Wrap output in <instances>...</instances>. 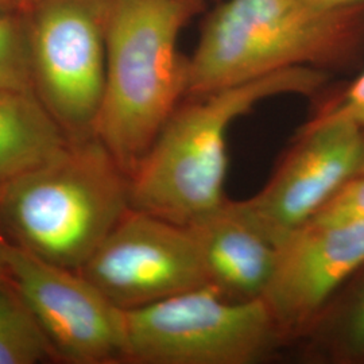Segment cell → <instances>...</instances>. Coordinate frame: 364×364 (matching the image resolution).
Wrapping results in <instances>:
<instances>
[{
  "label": "cell",
  "instance_id": "cell-1",
  "mask_svg": "<svg viewBox=\"0 0 364 364\" xmlns=\"http://www.w3.org/2000/svg\"><path fill=\"white\" fill-rule=\"evenodd\" d=\"M208 0H111L105 90L93 134L129 176L188 97L189 57L178 42Z\"/></svg>",
  "mask_w": 364,
  "mask_h": 364
},
{
  "label": "cell",
  "instance_id": "cell-2",
  "mask_svg": "<svg viewBox=\"0 0 364 364\" xmlns=\"http://www.w3.org/2000/svg\"><path fill=\"white\" fill-rule=\"evenodd\" d=\"M328 78L326 70L302 66L188 96L131 176V208L181 225L219 208L228 198L227 136L235 120L275 96H313Z\"/></svg>",
  "mask_w": 364,
  "mask_h": 364
},
{
  "label": "cell",
  "instance_id": "cell-3",
  "mask_svg": "<svg viewBox=\"0 0 364 364\" xmlns=\"http://www.w3.org/2000/svg\"><path fill=\"white\" fill-rule=\"evenodd\" d=\"M363 49L364 3L323 7L309 0H224L207 15L189 57L188 96L291 68H343Z\"/></svg>",
  "mask_w": 364,
  "mask_h": 364
},
{
  "label": "cell",
  "instance_id": "cell-4",
  "mask_svg": "<svg viewBox=\"0 0 364 364\" xmlns=\"http://www.w3.org/2000/svg\"><path fill=\"white\" fill-rule=\"evenodd\" d=\"M130 207V176L96 135L0 185L6 239L77 272Z\"/></svg>",
  "mask_w": 364,
  "mask_h": 364
},
{
  "label": "cell",
  "instance_id": "cell-5",
  "mask_svg": "<svg viewBox=\"0 0 364 364\" xmlns=\"http://www.w3.org/2000/svg\"><path fill=\"white\" fill-rule=\"evenodd\" d=\"M129 363L252 364L284 344L263 299L209 285L126 311Z\"/></svg>",
  "mask_w": 364,
  "mask_h": 364
},
{
  "label": "cell",
  "instance_id": "cell-6",
  "mask_svg": "<svg viewBox=\"0 0 364 364\" xmlns=\"http://www.w3.org/2000/svg\"><path fill=\"white\" fill-rule=\"evenodd\" d=\"M111 0H34L27 45L34 92L70 142L90 138L103 97Z\"/></svg>",
  "mask_w": 364,
  "mask_h": 364
},
{
  "label": "cell",
  "instance_id": "cell-7",
  "mask_svg": "<svg viewBox=\"0 0 364 364\" xmlns=\"http://www.w3.org/2000/svg\"><path fill=\"white\" fill-rule=\"evenodd\" d=\"M6 279L23 299L57 360L129 363L126 311L77 270L41 259L7 240Z\"/></svg>",
  "mask_w": 364,
  "mask_h": 364
},
{
  "label": "cell",
  "instance_id": "cell-8",
  "mask_svg": "<svg viewBox=\"0 0 364 364\" xmlns=\"http://www.w3.org/2000/svg\"><path fill=\"white\" fill-rule=\"evenodd\" d=\"M78 272L123 311L207 285L191 228L131 207Z\"/></svg>",
  "mask_w": 364,
  "mask_h": 364
},
{
  "label": "cell",
  "instance_id": "cell-9",
  "mask_svg": "<svg viewBox=\"0 0 364 364\" xmlns=\"http://www.w3.org/2000/svg\"><path fill=\"white\" fill-rule=\"evenodd\" d=\"M364 130L344 120L304 124L270 181L236 208L277 247L314 219L362 166Z\"/></svg>",
  "mask_w": 364,
  "mask_h": 364
},
{
  "label": "cell",
  "instance_id": "cell-10",
  "mask_svg": "<svg viewBox=\"0 0 364 364\" xmlns=\"http://www.w3.org/2000/svg\"><path fill=\"white\" fill-rule=\"evenodd\" d=\"M364 266V221H311L279 246L263 302L284 343L302 338Z\"/></svg>",
  "mask_w": 364,
  "mask_h": 364
},
{
  "label": "cell",
  "instance_id": "cell-11",
  "mask_svg": "<svg viewBox=\"0 0 364 364\" xmlns=\"http://www.w3.org/2000/svg\"><path fill=\"white\" fill-rule=\"evenodd\" d=\"M188 227L201 254L207 285L231 301L263 297L278 247L243 218L234 200L227 198Z\"/></svg>",
  "mask_w": 364,
  "mask_h": 364
},
{
  "label": "cell",
  "instance_id": "cell-12",
  "mask_svg": "<svg viewBox=\"0 0 364 364\" xmlns=\"http://www.w3.org/2000/svg\"><path fill=\"white\" fill-rule=\"evenodd\" d=\"M65 131L31 90H0V185L69 144Z\"/></svg>",
  "mask_w": 364,
  "mask_h": 364
},
{
  "label": "cell",
  "instance_id": "cell-13",
  "mask_svg": "<svg viewBox=\"0 0 364 364\" xmlns=\"http://www.w3.org/2000/svg\"><path fill=\"white\" fill-rule=\"evenodd\" d=\"M302 340L313 359L364 362V266L326 305Z\"/></svg>",
  "mask_w": 364,
  "mask_h": 364
},
{
  "label": "cell",
  "instance_id": "cell-14",
  "mask_svg": "<svg viewBox=\"0 0 364 364\" xmlns=\"http://www.w3.org/2000/svg\"><path fill=\"white\" fill-rule=\"evenodd\" d=\"M57 360L23 299L4 278L0 281V364H38Z\"/></svg>",
  "mask_w": 364,
  "mask_h": 364
},
{
  "label": "cell",
  "instance_id": "cell-15",
  "mask_svg": "<svg viewBox=\"0 0 364 364\" xmlns=\"http://www.w3.org/2000/svg\"><path fill=\"white\" fill-rule=\"evenodd\" d=\"M0 90H31L26 25L18 14L0 13Z\"/></svg>",
  "mask_w": 364,
  "mask_h": 364
},
{
  "label": "cell",
  "instance_id": "cell-16",
  "mask_svg": "<svg viewBox=\"0 0 364 364\" xmlns=\"http://www.w3.org/2000/svg\"><path fill=\"white\" fill-rule=\"evenodd\" d=\"M344 120L364 130V70L317 111L308 124Z\"/></svg>",
  "mask_w": 364,
  "mask_h": 364
},
{
  "label": "cell",
  "instance_id": "cell-17",
  "mask_svg": "<svg viewBox=\"0 0 364 364\" xmlns=\"http://www.w3.org/2000/svg\"><path fill=\"white\" fill-rule=\"evenodd\" d=\"M312 221H364V173L346 182Z\"/></svg>",
  "mask_w": 364,
  "mask_h": 364
},
{
  "label": "cell",
  "instance_id": "cell-18",
  "mask_svg": "<svg viewBox=\"0 0 364 364\" xmlns=\"http://www.w3.org/2000/svg\"><path fill=\"white\" fill-rule=\"evenodd\" d=\"M34 0H0V13L25 15Z\"/></svg>",
  "mask_w": 364,
  "mask_h": 364
},
{
  "label": "cell",
  "instance_id": "cell-19",
  "mask_svg": "<svg viewBox=\"0 0 364 364\" xmlns=\"http://www.w3.org/2000/svg\"><path fill=\"white\" fill-rule=\"evenodd\" d=\"M309 1L323 7H346V6L364 3V0H309Z\"/></svg>",
  "mask_w": 364,
  "mask_h": 364
},
{
  "label": "cell",
  "instance_id": "cell-20",
  "mask_svg": "<svg viewBox=\"0 0 364 364\" xmlns=\"http://www.w3.org/2000/svg\"><path fill=\"white\" fill-rule=\"evenodd\" d=\"M7 239L0 228V281L6 278V262H4V250Z\"/></svg>",
  "mask_w": 364,
  "mask_h": 364
},
{
  "label": "cell",
  "instance_id": "cell-21",
  "mask_svg": "<svg viewBox=\"0 0 364 364\" xmlns=\"http://www.w3.org/2000/svg\"><path fill=\"white\" fill-rule=\"evenodd\" d=\"M359 173H364V150H363V161H362V166H360V170H359Z\"/></svg>",
  "mask_w": 364,
  "mask_h": 364
}]
</instances>
